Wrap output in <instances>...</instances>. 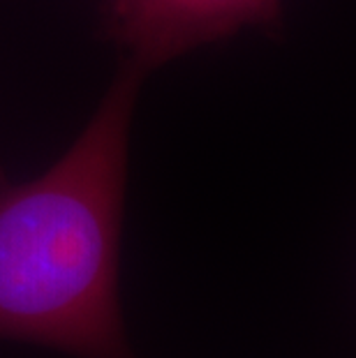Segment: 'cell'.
Segmentation results:
<instances>
[{
	"mask_svg": "<svg viewBox=\"0 0 356 358\" xmlns=\"http://www.w3.org/2000/svg\"><path fill=\"white\" fill-rule=\"evenodd\" d=\"M141 77V67H127L42 176L0 180L3 340L77 358H137L118 301V252Z\"/></svg>",
	"mask_w": 356,
	"mask_h": 358,
	"instance_id": "6da1fadb",
	"label": "cell"
},
{
	"mask_svg": "<svg viewBox=\"0 0 356 358\" xmlns=\"http://www.w3.org/2000/svg\"><path fill=\"white\" fill-rule=\"evenodd\" d=\"M113 28L143 72L245 26L278 24L283 0H109Z\"/></svg>",
	"mask_w": 356,
	"mask_h": 358,
	"instance_id": "7a4b0ae2",
	"label": "cell"
}]
</instances>
